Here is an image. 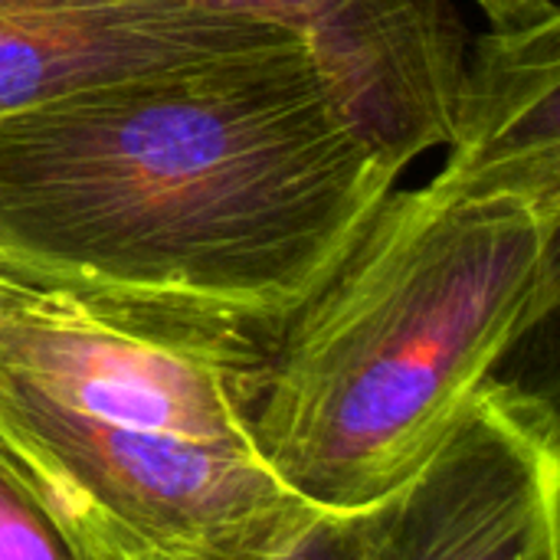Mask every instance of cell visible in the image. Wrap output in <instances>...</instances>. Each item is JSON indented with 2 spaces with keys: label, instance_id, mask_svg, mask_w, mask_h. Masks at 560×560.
<instances>
[{
  "label": "cell",
  "instance_id": "obj_1",
  "mask_svg": "<svg viewBox=\"0 0 560 560\" xmlns=\"http://www.w3.org/2000/svg\"><path fill=\"white\" fill-rule=\"evenodd\" d=\"M400 174L305 43L138 69L0 115V272L282 328Z\"/></svg>",
  "mask_w": 560,
  "mask_h": 560
},
{
  "label": "cell",
  "instance_id": "obj_2",
  "mask_svg": "<svg viewBox=\"0 0 560 560\" xmlns=\"http://www.w3.org/2000/svg\"><path fill=\"white\" fill-rule=\"evenodd\" d=\"M560 210L440 171L390 190L279 328L253 446L302 502L358 512L450 433L558 308Z\"/></svg>",
  "mask_w": 560,
  "mask_h": 560
},
{
  "label": "cell",
  "instance_id": "obj_3",
  "mask_svg": "<svg viewBox=\"0 0 560 560\" xmlns=\"http://www.w3.org/2000/svg\"><path fill=\"white\" fill-rule=\"evenodd\" d=\"M276 335L0 272V397L79 420L256 453Z\"/></svg>",
  "mask_w": 560,
  "mask_h": 560
},
{
  "label": "cell",
  "instance_id": "obj_4",
  "mask_svg": "<svg viewBox=\"0 0 560 560\" xmlns=\"http://www.w3.org/2000/svg\"><path fill=\"white\" fill-rule=\"evenodd\" d=\"M0 453L105 560L246 551L282 538L315 509L292 495L259 453L3 397Z\"/></svg>",
  "mask_w": 560,
  "mask_h": 560
},
{
  "label": "cell",
  "instance_id": "obj_5",
  "mask_svg": "<svg viewBox=\"0 0 560 560\" xmlns=\"http://www.w3.org/2000/svg\"><path fill=\"white\" fill-rule=\"evenodd\" d=\"M361 515L368 560H560L555 404L492 377L436 450Z\"/></svg>",
  "mask_w": 560,
  "mask_h": 560
},
{
  "label": "cell",
  "instance_id": "obj_6",
  "mask_svg": "<svg viewBox=\"0 0 560 560\" xmlns=\"http://www.w3.org/2000/svg\"><path fill=\"white\" fill-rule=\"evenodd\" d=\"M299 36L341 105L400 171L443 148L469 36L453 0H190Z\"/></svg>",
  "mask_w": 560,
  "mask_h": 560
},
{
  "label": "cell",
  "instance_id": "obj_7",
  "mask_svg": "<svg viewBox=\"0 0 560 560\" xmlns=\"http://www.w3.org/2000/svg\"><path fill=\"white\" fill-rule=\"evenodd\" d=\"M279 43L302 39L190 0H0V115L98 79Z\"/></svg>",
  "mask_w": 560,
  "mask_h": 560
},
{
  "label": "cell",
  "instance_id": "obj_8",
  "mask_svg": "<svg viewBox=\"0 0 560 560\" xmlns=\"http://www.w3.org/2000/svg\"><path fill=\"white\" fill-rule=\"evenodd\" d=\"M440 171L560 210V13L492 26L466 49Z\"/></svg>",
  "mask_w": 560,
  "mask_h": 560
},
{
  "label": "cell",
  "instance_id": "obj_9",
  "mask_svg": "<svg viewBox=\"0 0 560 560\" xmlns=\"http://www.w3.org/2000/svg\"><path fill=\"white\" fill-rule=\"evenodd\" d=\"M0 560H105L56 502L0 453Z\"/></svg>",
  "mask_w": 560,
  "mask_h": 560
},
{
  "label": "cell",
  "instance_id": "obj_10",
  "mask_svg": "<svg viewBox=\"0 0 560 560\" xmlns=\"http://www.w3.org/2000/svg\"><path fill=\"white\" fill-rule=\"evenodd\" d=\"M164 560H368L364 541V515L358 512H331L312 509L299 525H292L282 538L230 551V555H187Z\"/></svg>",
  "mask_w": 560,
  "mask_h": 560
},
{
  "label": "cell",
  "instance_id": "obj_11",
  "mask_svg": "<svg viewBox=\"0 0 560 560\" xmlns=\"http://www.w3.org/2000/svg\"><path fill=\"white\" fill-rule=\"evenodd\" d=\"M472 3L486 10L492 26H518V23L541 16L548 7H555V0H472Z\"/></svg>",
  "mask_w": 560,
  "mask_h": 560
}]
</instances>
